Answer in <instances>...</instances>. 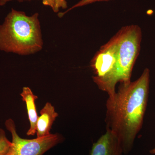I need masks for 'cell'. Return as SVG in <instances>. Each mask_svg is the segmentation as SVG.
Masks as SVG:
<instances>
[{"label":"cell","mask_w":155,"mask_h":155,"mask_svg":"<svg viewBox=\"0 0 155 155\" xmlns=\"http://www.w3.org/2000/svg\"><path fill=\"white\" fill-rule=\"evenodd\" d=\"M150 71L145 68L135 81L120 84L118 91L106 103L107 129L119 139L123 153L131 151L141 130L148 101Z\"/></svg>","instance_id":"6da1fadb"},{"label":"cell","mask_w":155,"mask_h":155,"mask_svg":"<svg viewBox=\"0 0 155 155\" xmlns=\"http://www.w3.org/2000/svg\"><path fill=\"white\" fill-rule=\"evenodd\" d=\"M43 46L38 13L27 16L12 9L0 25V50L19 55H29Z\"/></svg>","instance_id":"7a4b0ae2"},{"label":"cell","mask_w":155,"mask_h":155,"mask_svg":"<svg viewBox=\"0 0 155 155\" xmlns=\"http://www.w3.org/2000/svg\"><path fill=\"white\" fill-rule=\"evenodd\" d=\"M119 44L116 61L112 70L104 77H93L94 82L101 90L107 93L109 97L116 92L117 83L130 82L134 66L140 51L142 33L137 25L122 27L118 31Z\"/></svg>","instance_id":"3957f363"},{"label":"cell","mask_w":155,"mask_h":155,"mask_svg":"<svg viewBox=\"0 0 155 155\" xmlns=\"http://www.w3.org/2000/svg\"><path fill=\"white\" fill-rule=\"evenodd\" d=\"M5 125L12 136V145L6 155H43L62 140L57 134L33 139L22 138L17 133L13 119H7Z\"/></svg>","instance_id":"277c9868"},{"label":"cell","mask_w":155,"mask_h":155,"mask_svg":"<svg viewBox=\"0 0 155 155\" xmlns=\"http://www.w3.org/2000/svg\"><path fill=\"white\" fill-rule=\"evenodd\" d=\"M123 150L119 139L115 134L107 129L92 145L89 155H123Z\"/></svg>","instance_id":"5b68a950"},{"label":"cell","mask_w":155,"mask_h":155,"mask_svg":"<svg viewBox=\"0 0 155 155\" xmlns=\"http://www.w3.org/2000/svg\"><path fill=\"white\" fill-rule=\"evenodd\" d=\"M36 125L37 137H41L51 134L50 130L53 123L58 117L54 106L48 102L40 111Z\"/></svg>","instance_id":"8992f818"},{"label":"cell","mask_w":155,"mask_h":155,"mask_svg":"<svg viewBox=\"0 0 155 155\" xmlns=\"http://www.w3.org/2000/svg\"><path fill=\"white\" fill-rule=\"evenodd\" d=\"M22 100L25 102L28 112V119L30 122V127L27 132L28 136H33L36 133V125L38 116L37 113L35 101L38 97L34 94L31 89L27 87L22 88L20 94Z\"/></svg>","instance_id":"52a82bcc"},{"label":"cell","mask_w":155,"mask_h":155,"mask_svg":"<svg viewBox=\"0 0 155 155\" xmlns=\"http://www.w3.org/2000/svg\"><path fill=\"white\" fill-rule=\"evenodd\" d=\"M12 145L7 138L5 130L0 128V155H6Z\"/></svg>","instance_id":"ba28073f"},{"label":"cell","mask_w":155,"mask_h":155,"mask_svg":"<svg viewBox=\"0 0 155 155\" xmlns=\"http://www.w3.org/2000/svg\"><path fill=\"white\" fill-rule=\"evenodd\" d=\"M114 1V0H81L78 2L76 3L72 7L65 11V12H62V13H58V16L59 17H62L65 14H67L69 11L73 10V9L76 8H79V7H83L87 5L91 4L92 3L96 2H109V1Z\"/></svg>","instance_id":"9c48e42d"},{"label":"cell","mask_w":155,"mask_h":155,"mask_svg":"<svg viewBox=\"0 0 155 155\" xmlns=\"http://www.w3.org/2000/svg\"><path fill=\"white\" fill-rule=\"evenodd\" d=\"M43 4L45 6H48L51 8L55 13H58L57 7L56 0H41Z\"/></svg>","instance_id":"30bf717a"},{"label":"cell","mask_w":155,"mask_h":155,"mask_svg":"<svg viewBox=\"0 0 155 155\" xmlns=\"http://www.w3.org/2000/svg\"><path fill=\"white\" fill-rule=\"evenodd\" d=\"M57 9L58 11L60 9H66L67 8V0H56Z\"/></svg>","instance_id":"8fae6325"},{"label":"cell","mask_w":155,"mask_h":155,"mask_svg":"<svg viewBox=\"0 0 155 155\" xmlns=\"http://www.w3.org/2000/svg\"><path fill=\"white\" fill-rule=\"evenodd\" d=\"M12 0H0V6H4L7 3L11 2Z\"/></svg>","instance_id":"7c38bea8"},{"label":"cell","mask_w":155,"mask_h":155,"mask_svg":"<svg viewBox=\"0 0 155 155\" xmlns=\"http://www.w3.org/2000/svg\"><path fill=\"white\" fill-rule=\"evenodd\" d=\"M150 153L152 154H155V147L153 149L151 150L150 151Z\"/></svg>","instance_id":"4fadbf2b"},{"label":"cell","mask_w":155,"mask_h":155,"mask_svg":"<svg viewBox=\"0 0 155 155\" xmlns=\"http://www.w3.org/2000/svg\"><path fill=\"white\" fill-rule=\"evenodd\" d=\"M17 1H19V2H23V1H31V0H17Z\"/></svg>","instance_id":"5bb4252c"},{"label":"cell","mask_w":155,"mask_h":155,"mask_svg":"<svg viewBox=\"0 0 155 155\" xmlns=\"http://www.w3.org/2000/svg\"></svg>","instance_id":"9a60e30c"}]
</instances>
